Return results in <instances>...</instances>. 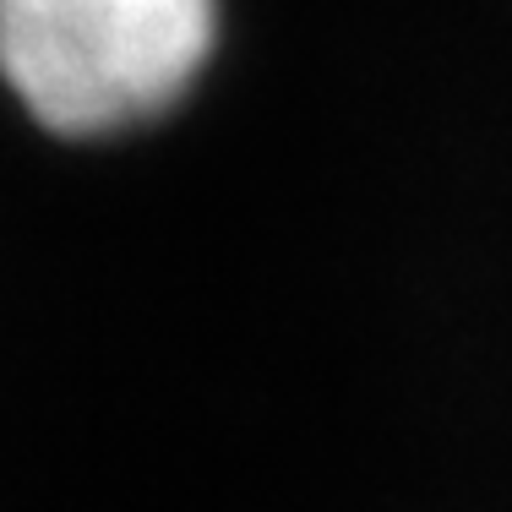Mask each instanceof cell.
Segmentation results:
<instances>
[{"mask_svg": "<svg viewBox=\"0 0 512 512\" xmlns=\"http://www.w3.org/2000/svg\"><path fill=\"white\" fill-rule=\"evenodd\" d=\"M218 0H0V77L39 126L153 120L213 55Z\"/></svg>", "mask_w": 512, "mask_h": 512, "instance_id": "cell-1", "label": "cell"}]
</instances>
